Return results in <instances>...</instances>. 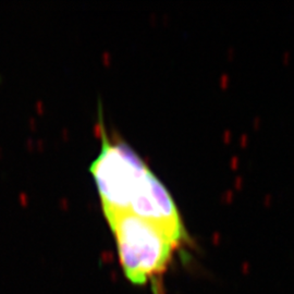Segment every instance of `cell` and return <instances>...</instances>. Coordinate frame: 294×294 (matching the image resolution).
<instances>
[{
  "mask_svg": "<svg viewBox=\"0 0 294 294\" xmlns=\"http://www.w3.org/2000/svg\"><path fill=\"white\" fill-rule=\"evenodd\" d=\"M105 217L130 212L153 221L182 243L185 228L171 194L145 161L101 128V148L90 167Z\"/></svg>",
  "mask_w": 294,
  "mask_h": 294,
  "instance_id": "1",
  "label": "cell"
},
{
  "mask_svg": "<svg viewBox=\"0 0 294 294\" xmlns=\"http://www.w3.org/2000/svg\"><path fill=\"white\" fill-rule=\"evenodd\" d=\"M124 274L135 284H146L167 270L180 243L163 228L130 212L106 217Z\"/></svg>",
  "mask_w": 294,
  "mask_h": 294,
  "instance_id": "2",
  "label": "cell"
}]
</instances>
